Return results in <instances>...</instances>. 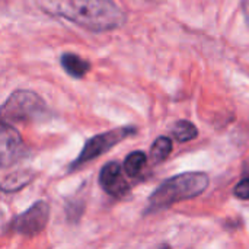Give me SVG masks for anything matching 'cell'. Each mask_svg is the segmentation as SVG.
Here are the masks:
<instances>
[{
    "mask_svg": "<svg viewBox=\"0 0 249 249\" xmlns=\"http://www.w3.org/2000/svg\"><path fill=\"white\" fill-rule=\"evenodd\" d=\"M35 4L53 18L96 34L118 29L127 20L125 12L114 0H35Z\"/></svg>",
    "mask_w": 249,
    "mask_h": 249,
    "instance_id": "6da1fadb",
    "label": "cell"
},
{
    "mask_svg": "<svg viewBox=\"0 0 249 249\" xmlns=\"http://www.w3.org/2000/svg\"><path fill=\"white\" fill-rule=\"evenodd\" d=\"M209 177L204 172H184L162 182L149 197L150 212L166 209L175 203L191 200L203 194L209 187Z\"/></svg>",
    "mask_w": 249,
    "mask_h": 249,
    "instance_id": "7a4b0ae2",
    "label": "cell"
},
{
    "mask_svg": "<svg viewBox=\"0 0 249 249\" xmlns=\"http://www.w3.org/2000/svg\"><path fill=\"white\" fill-rule=\"evenodd\" d=\"M45 101L34 90L18 89L0 107V121L4 124H18L38 121L48 115Z\"/></svg>",
    "mask_w": 249,
    "mask_h": 249,
    "instance_id": "3957f363",
    "label": "cell"
},
{
    "mask_svg": "<svg viewBox=\"0 0 249 249\" xmlns=\"http://www.w3.org/2000/svg\"><path fill=\"white\" fill-rule=\"evenodd\" d=\"M137 133V128L133 125H125V127H118L114 130H109L107 133H101L93 136L92 139H89L85 143V147L82 149V152L79 153V156L70 163L69 169L74 171L77 168H80L82 165L99 158L101 155L107 153L108 150H111L114 146H117L120 142L125 140L130 136H134Z\"/></svg>",
    "mask_w": 249,
    "mask_h": 249,
    "instance_id": "277c9868",
    "label": "cell"
},
{
    "mask_svg": "<svg viewBox=\"0 0 249 249\" xmlns=\"http://www.w3.org/2000/svg\"><path fill=\"white\" fill-rule=\"evenodd\" d=\"M48 217H50L48 203L38 201L34 206H31L26 212L16 216L10 222L9 231L23 236H35L45 229Z\"/></svg>",
    "mask_w": 249,
    "mask_h": 249,
    "instance_id": "5b68a950",
    "label": "cell"
},
{
    "mask_svg": "<svg viewBox=\"0 0 249 249\" xmlns=\"http://www.w3.org/2000/svg\"><path fill=\"white\" fill-rule=\"evenodd\" d=\"M25 143L15 127L0 121V168H9L25 155Z\"/></svg>",
    "mask_w": 249,
    "mask_h": 249,
    "instance_id": "8992f818",
    "label": "cell"
},
{
    "mask_svg": "<svg viewBox=\"0 0 249 249\" xmlns=\"http://www.w3.org/2000/svg\"><path fill=\"white\" fill-rule=\"evenodd\" d=\"M99 185L102 190L115 197L121 198L128 194L130 187L123 177V168L118 162H108L99 172Z\"/></svg>",
    "mask_w": 249,
    "mask_h": 249,
    "instance_id": "52a82bcc",
    "label": "cell"
},
{
    "mask_svg": "<svg viewBox=\"0 0 249 249\" xmlns=\"http://www.w3.org/2000/svg\"><path fill=\"white\" fill-rule=\"evenodd\" d=\"M60 64L63 70L73 79H83L89 71H90V63L74 54V53H63L60 55Z\"/></svg>",
    "mask_w": 249,
    "mask_h": 249,
    "instance_id": "ba28073f",
    "label": "cell"
},
{
    "mask_svg": "<svg viewBox=\"0 0 249 249\" xmlns=\"http://www.w3.org/2000/svg\"><path fill=\"white\" fill-rule=\"evenodd\" d=\"M34 179V174L31 171H16L12 175L6 177L0 184V190L3 193H16L26 187Z\"/></svg>",
    "mask_w": 249,
    "mask_h": 249,
    "instance_id": "9c48e42d",
    "label": "cell"
},
{
    "mask_svg": "<svg viewBox=\"0 0 249 249\" xmlns=\"http://www.w3.org/2000/svg\"><path fill=\"white\" fill-rule=\"evenodd\" d=\"M172 152V140L169 137H158L150 147V160L153 163H160L168 159Z\"/></svg>",
    "mask_w": 249,
    "mask_h": 249,
    "instance_id": "30bf717a",
    "label": "cell"
},
{
    "mask_svg": "<svg viewBox=\"0 0 249 249\" xmlns=\"http://www.w3.org/2000/svg\"><path fill=\"white\" fill-rule=\"evenodd\" d=\"M146 163H147V156H146V153L137 150V152H131V153L125 158L123 168H124V171H125V174H127L128 177L134 178V177H137V175L144 169Z\"/></svg>",
    "mask_w": 249,
    "mask_h": 249,
    "instance_id": "8fae6325",
    "label": "cell"
},
{
    "mask_svg": "<svg viewBox=\"0 0 249 249\" xmlns=\"http://www.w3.org/2000/svg\"><path fill=\"white\" fill-rule=\"evenodd\" d=\"M172 134H174V137L179 143H187V142H191V140H194L197 137L198 130H197V127L193 123L185 121V120H181V121H178L174 125Z\"/></svg>",
    "mask_w": 249,
    "mask_h": 249,
    "instance_id": "7c38bea8",
    "label": "cell"
},
{
    "mask_svg": "<svg viewBox=\"0 0 249 249\" xmlns=\"http://www.w3.org/2000/svg\"><path fill=\"white\" fill-rule=\"evenodd\" d=\"M233 194L239 200H249V169L245 172L244 178L235 185Z\"/></svg>",
    "mask_w": 249,
    "mask_h": 249,
    "instance_id": "4fadbf2b",
    "label": "cell"
},
{
    "mask_svg": "<svg viewBox=\"0 0 249 249\" xmlns=\"http://www.w3.org/2000/svg\"><path fill=\"white\" fill-rule=\"evenodd\" d=\"M162 249H171V248H169V247H163V248H162Z\"/></svg>",
    "mask_w": 249,
    "mask_h": 249,
    "instance_id": "5bb4252c",
    "label": "cell"
}]
</instances>
